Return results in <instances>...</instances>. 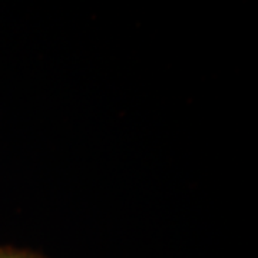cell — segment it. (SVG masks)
<instances>
[{
    "mask_svg": "<svg viewBox=\"0 0 258 258\" xmlns=\"http://www.w3.org/2000/svg\"><path fill=\"white\" fill-rule=\"evenodd\" d=\"M0 258H45L40 254L28 251V249H16L10 247H0Z\"/></svg>",
    "mask_w": 258,
    "mask_h": 258,
    "instance_id": "obj_1",
    "label": "cell"
}]
</instances>
